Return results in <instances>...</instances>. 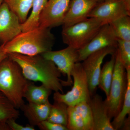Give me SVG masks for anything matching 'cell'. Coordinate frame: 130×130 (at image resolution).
<instances>
[{
    "mask_svg": "<svg viewBox=\"0 0 130 130\" xmlns=\"http://www.w3.org/2000/svg\"><path fill=\"white\" fill-rule=\"evenodd\" d=\"M118 45L117 38L110 25L105 24L86 46L78 50L79 62L95 51L108 47L118 48Z\"/></svg>",
    "mask_w": 130,
    "mask_h": 130,
    "instance_id": "obj_11",
    "label": "cell"
},
{
    "mask_svg": "<svg viewBox=\"0 0 130 130\" xmlns=\"http://www.w3.org/2000/svg\"><path fill=\"white\" fill-rule=\"evenodd\" d=\"M118 49L120 59L123 65L126 69L130 68V41L117 39Z\"/></svg>",
    "mask_w": 130,
    "mask_h": 130,
    "instance_id": "obj_26",
    "label": "cell"
},
{
    "mask_svg": "<svg viewBox=\"0 0 130 130\" xmlns=\"http://www.w3.org/2000/svg\"><path fill=\"white\" fill-rule=\"evenodd\" d=\"M88 102L93 116V130H115L108 114L106 103L103 100L101 96L96 93Z\"/></svg>",
    "mask_w": 130,
    "mask_h": 130,
    "instance_id": "obj_14",
    "label": "cell"
},
{
    "mask_svg": "<svg viewBox=\"0 0 130 130\" xmlns=\"http://www.w3.org/2000/svg\"><path fill=\"white\" fill-rule=\"evenodd\" d=\"M104 24L97 19L88 18L73 25L63 27V42L69 46L81 49L92 40Z\"/></svg>",
    "mask_w": 130,
    "mask_h": 130,
    "instance_id": "obj_5",
    "label": "cell"
},
{
    "mask_svg": "<svg viewBox=\"0 0 130 130\" xmlns=\"http://www.w3.org/2000/svg\"><path fill=\"white\" fill-rule=\"evenodd\" d=\"M34 0H4L9 9L18 16L21 23L28 18Z\"/></svg>",
    "mask_w": 130,
    "mask_h": 130,
    "instance_id": "obj_20",
    "label": "cell"
},
{
    "mask_svg": "<svg viewBox=\"0 0 130 130\" xmlns=\"http://www.w3.org/2000/svg\"><path fill=\"white\" fill-rule=\"evenodd\" d=\"M20 113L12 103L0 91V120L7 121L11 119H16Z\"/></svg>",
    "mask_w": 130,
    "mask_h": 130,
    "instance_id": "obj_23",
    "label": "cell"
},
{
    "mask_svg": "<svg viewBox=\"0 0 130 130\" xmlns=\"http://www.w3.org/2000/svg\"><path fill=\"white\" fill-rule=\"evenodd\" d=\"M117 49L115 47H108L100 50L91 54L81 63L88 80L91 97L96 93L104 59L107 55L116 53Z\"/></svg>",
    "mask_w": 130,
    "mask_h": 130,
    "instance_id": "obj_7",
    "label": "cell"
},
{
    "mask_svg": "<svg viewBox=\"0 0 130 130\" xmlns=\"http://www.w3.org/2000/svg\"><path fill=\"white\" fill-rule=\"evenodd\" d=\"M47 0H34L30 14L26 21L21 24L22 32L37 28L40 25V19Z\"/></svg>",
    "mask_w": 130,
    "mask_h": 130,
    "instance_id": "obj_18",
    "label": "cell"
},
{
    "mask_svg": "<svg viewBox=\"0 0 130 130\" xmlns=\"http://www.w3.org/2000/svg\"><path fill=\"white\" fill-rule=\"evenodd\" d=\"M130 15V9L124 0H105L98 3L88 18L101 20L105 24H110L123 16Z\"/></svg>",
    "mask_w": 130,
    "mask_h": 130,
    "instance_id": "obj_9",
    "label": "cell"
},
{
    "mask_svg": "<svg viewBox=\"0 0 130 130\" xmlns=\"http://www.w3.org/2000/svg\"><path fill=\"white\" fill-rule=\"evenodd\" d=\"M3 1H4V0H0V5H1Z\"/></svg>",
    "mask_w": 130,
    "mask_h": 130,
    "instance_id": "obj_34",
    "label": "cell"
},
{
    "mask_svg": "<svg viewBox=\"0 0 130 130\" xmlns=\"http://www.w3.org/2000/svg\"><path fill=\"white\" fill-rule=\"evenodd\" d=\"M127 74L122 63L118 49L115 54V61L110 92L106 101L109 118L116 117L121 111L127 89Z\"/></svg>",
    "mask_w": 130,
    "mask_h": 130,
    "instance_id": "obj_4",
    "label": "cell"
},
{
    "mask_svg": "<svg viewBox=\"0 0 130 130\" xmlns=\"http://www.w3.org/2000/svg\"><path fill=\"white\" fill-rule=\"evenodd\" d=\"M51 105L48 101L42 104H24L20 109L23 112L29 124L33 126H37L42 121L47 120Z\"/></svg>",
    "mask_w": 130,
    "mask_h": 130,
    "instance_id": "obj_15",
    "label": "cell"
},
{
    "mask_svg": "<svg viewBox=\"0 0 130 130\" xmlns=\"http://www.w3.org/2000/svg\"><path fill=\"white\" fill-rule=\"evenodd\" d=\"M0 130H10L6 121L0 120Z\"/></svg>",
    "mask_w": 130,
    "mask_h": 130,
    "instance_id": "obj_31",
    "label": "cell"
},
{
    "mask_svg": "<svg viewBox=\"0 0 130 130\" xmlns=\"http://www.w3.org/2000/svg\"><path fill=\"white\" fill-rule=\"evenodd\" d=\"M3 44L0 45V63L5 58L8 57V54L6 53L3 49Z\"/></svg>",
    "mask_w": 130,
    "mask_h": 130,
    "instance_id": "obj_29",
    "label": "cell"
},
{
    "mask_svg": "<svg viewBox=\"0 0 130 130\" xmlns=\"http://www.w3.org/2000/svg\"><path fill=\"white\" fill-rule=\"evenodd\" d=\"M52 90L43 85L40 86L30 82L27 87L24 97L28 103L42 104L49 101Z\"/></svg>",
    "mask_w": 130,
    "mask_h": 130,
    "instance_id": "obj_16",
    "label": "cell"
},
{
    "mask_svg": "<svg viewBox=\"0 0 130 130\" xmlns=\"http://www.w3.org/2000/svg\"><path fill=\"white\" fill-rule=\"evenodd\" d=\"M67 127L68 130H86L83 121L74 106L68 107Z\"/></svg>",
    "mask_w": 130,
    "mask_h": 130,
    "instance_id": "obj_25",
    "label": "cell"
},
{
    "mask_svg": "<svg viewBox=\"0 0 130 130\" xmlns=\"http://www.w3.org/2000/svg\"><path fill=\"white\" fill-rule=\"evenodd\" d=\"M30 82L18 64L8 56L0 63V91L18 109L25 104L24 95Z\"/></svg>",
    "mask_w": 130,
    "mask_h": 130,
    "instance_id": "obj_3",
    "label": "cell"
},
{
    "mask_svg": "<svg viewBox=\"0 0 130 130\" xmlns=\"http://www.w3.org/2000/svg\"><path fill=\"white\" fill-rule=\"evenodd\" d=\"M55 41L51 29L39 26L21 32L10 41L3 43V49L7 54L16 53L34 56L52 50Z\"/></svg>",
    "mask_w": 130,
    "mask_h": 130,
    "instance_id": "obj_2",
    "label": "cell"
},
{
    "mask_svg": "<svg viewBox=\"0 0 130 130\" xmlns=\"http://www.w3.org/2000/svg\"><path fill=\"white\" fill-rule=\"evenodd\" d=\"M47 59L51 60L56 66L62 74L67 76L63 86H71L73 83L71 71L73 67L79 61L78 50L68 46L67 47L58 51H50L41 54Z\"/></svg>",
    "mask_w": 130,
    "mask_h": 130,
    "instance_id": "obj_8",
    "label": "cell"
},
{
    "mask_svg": "<svg viewBox=\"0 0 130 130\" xmlns=\"http://www.w3.org/2000/svg\"><path fill=\"white\" fill-rule=\"evenodd\" d=\"M121 128L124 130H130V115L126 118Z\"/></svg>",
    "mask_w": 130,
    "mask_h": 130,
    "instance_id": "obj_30",
    "label": "cell"
},
{
    "mask_svg": "<svg viewBox=\"0 0 130 130\" xmlns=\"http://www.w3.org/2000/svg\"><path fill=\"white\" fill-rule=\"evenodd\" d=\"M71 0H47L41 13L39 26L51 28L62 25Z\"/></svg>",
    "mask_w": 130,
    "mask_h": 130,
    "instance_id": "obj_10",
    "label": "cell"
},
{
    "mask_svg": "<svg viewBox=\"0 0 130 130\" xmlns=\"http://www.w3.org/2000/svg\"><path fill=\"white\" fill-rule=\"evenodd\" d=\"M73 86L66 94L59 91L54 93L55 101L64 103L68 106H75L83 101L88 102L91 98L88 80L81 62L74 65L71 71Z\"/></svg>",
    "mask_w": 130,
    "mask_h": 130,
    "instance_id": "obj_6",
    "label": "cell"
},
{
    "mask_svg": "<svg viewBox=\"0 0 130 130\" xmlns=\"http://www.w3.org/2000/svg\"><path fill=\"white\" fill-rule=\"evenodd\" d=\"M117 39L130 41V17L123 16L109 24Z\"/></svg>",
    "mask_w": 130,
    "mask_h": 130,
    "instance_id": "obj_21",
    "label": "cell"
},
{
    "mask_svg": "<svg viewBox=\"0 0 130 130\" xmlns=\"http://www.w3.org/2000/svg\"><path fill=\"white\" fill-rule=\"evenodd\" d=\"M124 1L128 8L130 9V0H124Z\"/></svg>",
    "mask_w": 130,
    "mask_h": 130,
    "instance_id": "obj_32",
    "label": "cell"
},
{
    "mask_svg": "<svg viewBox=\"0 0 130 130\" xmlns=\"http://www.w3.org/2000/svg\"><path fill=\"white\" fill-rule=\"evenodd\" d=\"M77 111L81 116L86 130H93L94 123L93 116L89 105L88 102H81L74 106Z\"/></svg>",
    "mask_w": 130,
    "mask_h": 130,
    "instance_id": "obj_24",
    "label": "cell"
},
{
    "mask_svg": "<svg viewBox=\"0 0 130 130\" xmlns=\"http://www.w3.org/2000/svg\"><path fill=\"white\" fill-rule=\"evenodd\" d=\"M126 70L127 72L128 79L127 89L121 111L111 121L112 125L115 130L121 129L127 115L128 116L130 114V68Z\"/></svg>",
    "mask_w": 130,
    "mask_h": 130,
    "instance_id": "obj_19",
    "label": "cell"
},
{
    "mask_svg": "<svg viewBox=\"0 0 130 130\" xmlns=\"http://www.w3.org/2000/svg\"><path fill=\"white\" fill-rule=\"evenodd\" d=\"M40 130H68L66 126L44 120L37 125Z\"/></svg>",
    "mask_w": 130,
    "mask_h": 130,
    "instance_id": "obj_27",
    "label": "cell"
},
{
    "mask_svg": "<svg viewBox=\"0 0 130 130\" xmlns=\"http://www.w3.org/2000/svg\"><path fill=\"white\" fill-rule=\"evenodd\" d=\"M8 56L18 64L26 79L39 81L55 92L64 93V81L60 78L62 73L53 61L41 54L28 56L11 53L8 54Z\"/></svg>",
    "mask_w": 130,
    "mask_h": 130,
    "instance_id": "obj_1",
    "label": "cell"
},
{
    "mask_svg": "<svg viewBox=\"0 0 130 130\" xmlns=\"http://www.w3.org/2000/svg\"><path fill=\"white\" fill-rule=\"evenodd\" d=\"M97 4L96 0H71L63 20V27L73 25L88 18Z\"/></svg>",
    "mask_w": 130,
    "mask_h": 130,
    "instance_id": "obj_13",
    "label": "cell"
},
{
    "mask_svg": "<svg viewBox=\"0 0 130 130\" xmlns=\"http://www.w3.org/2000/svg\"><path fill=\"white\" fill-rule=\"evenodd\" d=\"M115 54L111 55L110 60L103 65L100 72L98 86L105 93L106 98L109 96L112 79L115 64Z\"/></svg>",
    "mask_w": 130,
    "mask_h": 130,
    "instance_id": "obj_17",
    "label": "cell"
},
{
    "mask_svg": "<svg viewBox=\"0 0 130 130\" xmlns=\"http://www.w3.org/2000/svg\"><path fill=\"white\" fill-rule=\"evenodd\" d=\"M21 23L18 16L4 1L0 5V41L6 43L22 32Z\"/></svg>",
    "mask_w": 130,
    "mask_h": 130,
    "instance_id": "obj_12",
    "label": "cell"
},
{
    "mask_svg": "<svg viewBox=\"0 0 130 130\" xmlns=\"http://www.w3.org/2000/svg\"><path fill=\"white\" fill-rule=\"evenodd\" d=\"M15 119H11L8 120L6 122L10 130H35V126L29 124L25 126L21 125L16 123Z\"/></svg>",
    "mask_w": 130,
    "mask_h": 130,
    "instance_id": "obj_28",
    "label": "cell"
},
{
    "mask_svg": "<svg viewBox=\"0 0 130 130\" xmlns=\"http://www.w3.org/2000/svg\"><path fill=\"white\" fill-rule=\"evenodd\" d=\"M68 106L63 102H54L51 105L49 115L47 120L67 126Z\"/></svg>",
    "mask_w": 130,
    "mask_h": 130,
    "instance_id": "obj_22",
    "label": "cell"
},
{
    "mask_svg": "<svg viewBox=\"0 0 130 130\" xmlns=\"http://www.w3.org/2000/svg\"><path fill=\"white\" fill-rule=\"evenodd\" d=\"M97 1L98 3H100L104 1L105 0H96Z\"/></svg>",
    "mask_w": 130,
    "mask_h": 130,
    "instance_id": "obj_33",
    "label": "cell"
}]
</instances>
